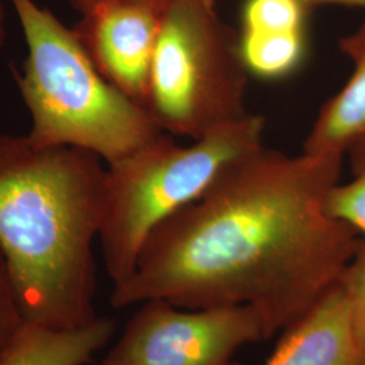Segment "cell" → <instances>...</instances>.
<instances>
[{"label":"cell","instance_id":"1","mask_svg":"<svg viewBox=\"0 0 365 365\" xmlns=\"http://www.w3.org/2000/svg\"><path fill=\"white\" fill-rule=\"evenodd\" d=\"M344 157L289 156L262 145L235 158L203 195L149 235L133 274L113 287L111 306H248L268 339L292 327L363 245L327 210Z\"/></svg>","mask_w":365,"mask_h":365},{"label":"cell","instance_id":"2","mask_svg":"<svg viewBox=\"0 0 365 365\" xmlns=\"http://www.w3.org/2000/svg\"><path fill=\"white\" fill-rule=\"evenodd\" d=\"M106 179L105 161L86 149L0 133V252L27 322L73 329L98 318Z\"/></svg>","mask_w":365,"mask_h":365},{"label":"cell","instance_id":"3","mask_svg":"<svg viewBox=\"0 0 365 365\" xmlns=\"http://www.w3.org/2000/svg\"><path fill=\"white\" fill-rule=\"evenodd\" d=\"M10 3L27 46L15 83L31 144L86 149L108 165L164 133L145 107L102 76L72 27L36 0Z\"/></svg>","mask_w":365,"mask_h":365},{"label":"cell","instance_id":"4","mask_svg":"<svg viewBox=\"0 0 365 365\" xmlns=\"http://www.w3.org/2000/svg\"><path fill=\"white\" fill-rule=\"evenodd\" d=\"M265 120L250 114L192 144L163 133L155 141L107 165L105 215L99 244L113 287L134 271L157 226L203 195L235 158L264 145Z\"/></svg>","mask_w":365,"mask_h":365},{"label":"cell","instance_id":"5","mask_svg":"<svg viewBox=\"0 0 365 365\" xmlns=\"http://www.w3.org/2000/svg\"><path fill=\"white\" fill-rule=\"evenodd\" d=\"M238 33L214 0H173L158 31L148 111L172 137L202 138L247 117Z\"/></svg>","mask_w":365,"mask_h":365},{"label":"cell","instance_id":"6","mask_svg":"<svg viewBox=\"0 0 365 365\" xmlns=\"http://www.w3.org/2000/svg\"><path fill=\"white\" fill-rule=\"evenodd\" d=\"M267 339L260 315L248 306L185 309L148 300L102 365H233L237 351Z\"/></svg>","mask_w":365,"mask_h":365},{"label":"cell","instance_id":"7","mask_svg":"<svg viewBox=\"0 0 365 365\" xmlns=\"http://www.w3.org/2000/svg\"><path fill=\"white\" fill-rule=\"evenodd\" d=\"M164 11L141 1L108 3L83 14L72 27L102 76L146 110Z\"/></svg>","mask_w":365,"mask_h":365},{"label":"cell","instance_id":"8","mask_svg":"<svg viewBox=\"0 0 365 365\" xmlns=\"http://www.w3.org/2000/svg\"><path fill=\"white\" fill-rule=\"evenodd\" d=\"M287 330L264 365H365L342 279Z\"/></svg>","mask_w":365,"mask_h":365},{"label":"cell","instance_id":"9","mask_svg":"<svg viewBox=\"0 0 365 365\" xmlns=\"http://www.w3.org/2000/svg\"><path fill=\"white\" fill-rule=\"evenodd\" d=\"M339 49L352 61V76L321 108L304 140V153L345 155L365 131V22L339 39Z\"/></svg>","mask_w":365,"mask_h":365},{"label":"cell","instance_id":"10","mask_svg":"<svg viewBox=\"0 0 365 365\" xmlns=\"http://www.w3.org/2000/svg\"><path fill=\"white\" fill-rule=\"evenodd\" d=\"M115 322L98 317L73 329L25 321L0 352V365H86L114 336Z\"/></svg>","mask_w":365,"mask_h":365},{"label":"cell","instance_id":"11","mask_svg":"<svg viewBox=\"0 0 365 365\" xmlns=\"http://www.w3.org/2000/svg\"><path fill=\"white\" fill-rule=\"evenodd\" d=\"M238 41L249 75L264 80L291 76L303 64L307 53V31L240 30Z\"/></svg>","mask_w":365,"mask_h":365},{"label":"cell","instance_id":"12","mask_svg":"<svg viewBox=\"0 0 365 365\" xmlns=\"http://www.w3.org/2000/svg\"><path fill=\"white\" fill-rule=\"evenodd\" d=\"M312 9L302 0H245L241 13L244 31H307Z\"/></svg>","mask_w":365,"mask_h":365},{"label":"cell","instance_id":"13","mask_svg":"<svg viewBox=\"0 0 365 365\" xmlns=\"http://www.w3.org/2000/svg\"><path fill=\"white\" fill-rule=\"evenodd\" d=\"M327 212L351 226L365 244V170L354 175L352 182L336 184L327 199Z\"/></svg>","mask_w":365,"mask_h":365},{"label":"cell","instance_id":"14","mask_svg":"<svg viewBox=\"0 0 365 365\" xmlns=\"http://www.w3.org/2000/svg\"><path fill=\"white\" fill-rule=\"evenodd\" d=\"M342 280L348 288L352 304L353 327L365 353V244L357 252Z\"/></svg>","mask_w":365,"mask_h":365},{"label":"cell","instance_id":"15","mask_svg":"<svg viewBox=\"0 0 365 365\" xmlns=\"http://www.w3.org/2000/svg\"><path fill=\"white\" fill-rule=\"evenodd\" d=\"M24 322L25 318L19 307L6 261L0 252V352Z\"/></svg>","mask_w":365,"mask_h":365},{"label":"cell","instance_id":"16","mask_svg":"<svg viewBox=\"0 0 365 365\" xmlns=\"http://www.w3.org/2000/svg\"><path fill=\"white\" fill-rule=\"evenodd\" d=\"M117 1H141V3H148V4H152L158 9L165 10L173 0H69L71 6L80 15L91 11L92 9H95L98 6L108 4V3H117Z\"/></svg>","mask_w":365,"mask_h":365},{"label":"cell","instance_id":"17","mask_svg":"<svg viewBox=\"0 0 365 365\" xmlns=\"http://www.w3.org/2000/svg\"><path fill=\"white\" fill-rule=\"evenodd\" d=\"M345 155L349 157L353 175L365 170V131L348 148Z\"/></svg>","mask_w":365,"mask_h":365},{"label":"cell","instance_id":"18","mask_svg":"<svg viewBox=\"0 0 365 365\" xmlns=\"http://www.w3.org/2000/svg\"><path fill=\"white\" fill-rule=\"evenodd\" d=\"M302 1H303L306 6H309L312 10H313L314 7L327 6V4L365 9V0H302Z\"/></svg>","mask_w":365,"mask_h":365},{"label":"cell","instance_id":"19","mask_svg":"<svg viewBox=\"0 0 365 365\" xmlns=\"http://www.w3.org/2000/svg\"><path fill=\"white\" fill-rule=\"evenodd\" d=\"M7 39V29H6V7L4 0H0V49L4 46Z\"/></svg>","mask_w":365,"mask_h":365},{"label":"cell","instance_id":"20","mask_svg":"<svg viewBox=\"0 0 365 365\" xmlns=\"http://www.w3.org/2000/svg\"><path fill=\"white\" fill-rule=\"evenodd\" d=\"M233 365H235V364H233Z\"/></svg>","mask_w":365,"mask_h":365}]
</instances>
